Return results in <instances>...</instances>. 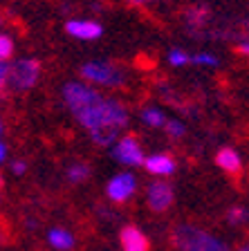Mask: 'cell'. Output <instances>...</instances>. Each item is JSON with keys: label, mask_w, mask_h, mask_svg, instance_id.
Returning <instances> with one entry per match:
<instances>
[{"label": "cell", "mask_w": 249, "mask_h": 251, "mask_svg": "<svg viewBox=\"0 0 249 251\" xmlns=\"http://www.w3.org/2000/svg\"><path fill=\"white\" fill-rule=\"evenodd\" d=\"M144 168L151 173V175H155V177H168V175L175 173L177 164L171 155H166V152H155V155L146 157Z\"/></svg>", "instance_id": "cell-11"}, {"label": "cell", "mask_w": 249, "mask_h": 251, "mask_svg": "<svg viewBox=\"0 0 249 251\" xmlns=\"http://www.w3.org/2000/svg\"><path fill=\"white\" fill-rule=\"evenodd\" d=\"M25 171H27V164L23 162V159H16V162H11V173H14V175H23Z\"/></svg>", "instance_id": "cell-22"}, {"label": "cell", "mask_w": 249, "mask_h": 251, "mask_svg": "<svg viewBox=\"0 0 249 251\" xmlns=\"http://www.w3.org/2000/svg\"><path fill=\"white\" fill-rule=\"evenodd\" d=\"M0 186H2V177H0Z\"/></svg>", "instance_id": "cell-28"}, {"label": "cell", "mask_w": 249, "mask_h": 251, "mask_svg": "<svg viewBox=\"0 0 249 251\" xmlns=\"http://www.w3.org/2000/svg\"><path fill=\"white\" fill-rule=\"evenodd\" d=\"M173 202H175V191H173V186L168 182L155 179V182L146 186V204L151 206V211L164 213V211H168L173 206Z\"/></svg>", "instance_id": "cell-7"}, {"label": "cell", "mask_w": 249, "mask_h": 251, "mask_svg": "<svg viewBox=\"0 0 249 251\" xmlns=\"http://www.w3.org/2000/svg\"><path fill=\"white\" fill-rule=\"evenodd\" d=\"M90 173H92V168H90L88 164L77 162V164H70V166H68L65 177H68L70 184H81V182H85V179L90 177Z\"/></svg>", "instance_id": "cell-15"}, {"label": "cell", "mask_w": 249, "mask_h": 251, "mask_svg": "<svg viewBox=\"0 0 249 251\" xmlns=\"http://www.w3.org/2000/svg\"><path fill=\"white\" fill-rule=\"evenodd\" d=\"M234 251H249V240H245V242H240L238 247H236Z\"/></svg>", "instance_id": "cell-25"}, {"label": "cell", "mask_w": 249, "mask_h": 251, "mask_svg": "<svg viewBox=\"0 0 249 251\" xmlns=\"http://www.w3.org/2000/svg\"><path fill=\"white\" fill-rule=\"evenodd\" d=\"M209 23H211V11H209V7L193 5V7H189V9H184V25H187L191 36H197Z\"/></svg>", "instance_id": "cell-10"}, {"label": "cell", "mask_w": 249, "mask_h": 251, "mask_svg": "<svg viewBox=\"0 0 249 251\" xmlns=\"http://www.w3.org/2000/svg\"><path fill=\"white\" fill-rule=\"evenodd\" d=\"M112 157L119 164L130 166V168L144 166V162H146L144 151H141V146H139V139H137L135 135L119 137V141H117V144H114V148H112Z\"/></svg>", "instance_id": "cell-5"}, {"label": "cell", "mask_w": 249, "mask_h": 251, "mask_svg": "<svg viewBox=\"0 0 249 251\" xmlns=\"http://www.w3.org/2000/svg\"><path fill=\"white\" fill-rule=\"evenodd\" d=\"M171 242L177 251H234L222 238L195 225H177L171 231Z\"/></svg>", "instance_id": "cell-2"}, {"label": "cell", "mask_w": 249, "mask_h": 251, "mask_svg": "<svg viewBox=\"0 0 249 251\" xmlns=\"http://www.w3.org/2000/svg\"><path fill=\"white\" fill-rule=\"evenodd\" d=\"M38 76H41V63L36 58H18V61L9 63L5 94L27 92L36 85Z\"/></svg>", "instance_id": "cell-3"}, {"label": "cell", "mask_w": 249, "mask_h": 251, "mask_svg": "<svg viewBox=\"0 0 249 251\" xmlns=\"http://www.w3.org/2000/svg\"><path fill=\"white\" fill-rule=\"evenodd\" d=\"M5 157H7V146L2 144V141H0V164L5 162Z\"/></svg>", "instance_id": "cell-24"}, {"label": "cell", "mask_w": 249, "mask_h": 251, "mask_svg": "<svg viewBox=\"0 0 249 251\" xmlns=\"http://www.w3.org/2000/svg\"><path fill=\"white\" fill-rule=\"evenodd\" d=\"M0 135H2V121H0Z\"/></svg>", "instance_id": "cell-26"}, {"label": "cell", "mask_w": 249, "mask_h": 251, "mask_svg": "<svg viewBox=\"0 0 249 251\" xmlns=\"http://www.w3.org/2000/svg\"><path fill=\"white\" fill-rule=\"evenodd\" d=\"M137 191V179L133 173H117L106 184V198L112 204H126Z\"/></svg>", "instance_id": "cell-6"}, {"label": "cell", "mask_w": 249, "mask_h": 251, "mask_svg": "<svg viewBox=\"0 0 249 251\" xmlns=\"http://www.w3.org/2000/svg\"><path fill=\"white\" fill-rule=\"evenodd\" d=\"M63 101L99 146L117 144L121 130L128 126V110L119 99L104 97L83 81L63 85Z\"/></svg>", "instance_id": "cell-1"}, {"label": "cell", "mask_w": 249, "mask_h": 251, "mask_svg": "<svg viewBox=\"0 0 249 251\" xmlns=\"http://www.w3.org/2000/svg\"><path fill=\"white\" fill-rule=\"evenodd\" d=\"M249 222V209L247 206H231L227 211V225L231 226H243Z\"/></svg>", "instance_id": "cell-16"}, {"label": "cell", "mask_w": 249, "mask_h": 251, "mask_svg": "<svg viewBox=\"0 0 249 251\" xmlns=\"http://www.w3.org/2000/svg\"><path fill=\"white\" fill-rule=\"evenodd\" d=\"M14 54V41L7 34H0V61H9Z\"/></svg>", "instance_id": "cell-20"}, {"label": "cell", "mask_w": 249, "mask_h": 251, "mask_svg": "<svg viewBox=\"0 0 249 251\" xmlns=\"http://www.w3.org/2000/svg\"><path fill=\"white\" fill-rule=\"evenodd\" d=\"M236 52L240 54V56H249V41H243L238 47H236Z\"/></svg>", "instance_id": "cell-23"}, {"label": "cell", "mask_w": 249, "mask_h": 251, "mask_svg": "<svg viewBox=\"0 0 249 251\" xmlns=\"http://www.w3.org/2000/svg\"><path fill=\"white\" fill-rule=\"evenodd\" d=\"M47 242L56 251H72L74 245H77V238H74L72 231L63 229V226H52L47 231Z\"/></svg>", "instance_id": "cell-12"}, {"label": "cell", "mask_w": 249, "mask_h": 251, "mask_svg": "<svg viewBox=\"0 0 249 251\" xmlns=\"http://www.w3.org/2000/svg\"><path fill=\"white\" fill-rule=\"evenodd\" d=\"M141 121H144L148 128H164L166 121H168V117L164 115V110L162 108H153V105H148V108L141 110Z\"/></svg>", "instance_id": "cell-14"}, {"label": "cell", "mask_w": 249, "mask_h": 251, "mask_svg": "<svg viewBox=\"0 0 249 251\" xmlns=\"http://www.w3.org/2000/svg\"><path fill=\"white\" fill-rule=\"evenodd\" d=\"M0 25H2V16H0Z\"/></svg>", "instance_id": "cell-27"}, {"label": "cell", "mask_w": 249, "mask_h": 251, "mask_svg": "<svg viewBox=\"0 0 249 251\" xmlns=\"http://www.w3.org/2000/svg\"><path fill=\"white\" fill-rule=\"evenodd\" d=\"M81 76L94 85H104V88H119L126 83V74L121 68L108 61H88L81 65Z\"/></svg>", "instance_id": "cell-4"}, {"label": "cell", "mask_w": 249, "mask_h": 251, "mask_svg": "<svg viewBox=\"0 0 249 251\" xmlns=\"http://www.w3.org/2000/svg\"><path fill=\"white\" fill-rule=\"evenodd\" d=\"M164 130L168 137H173V139H182V137L187 135V126L182 124L180 119H168L164 126Z\"/></svg>", "instance_id": "cell-18"}, {"label": "cell", "mask_w": 249, "mask_h": 251, "mask_svg": "<svg viewBox=\"0 0 249 251\" xmlns=\"http://www.w3.org/2000/svg\"><path fill=\"white\" fill-rule=\"evenodd\" d=\"M191 63H195V65H207V68H216V65H218V56H213V54H209V52H197L191 56Z\"/></svg>", "instance_id": "cell-19"}, {"label": "cell", "mask_w": 249, "mask_h": 251, "mask_svg": "<svg viewBox=\"0 0 249 251\" xmlns=\"http://www.w3.org/2000/svg\"><path fill=\"white\" fill-rule=\"evenodd\" d=\"M65 31L77 41H97L104 34V27L97 21H68Z\"/></svg>", "instance_id": "cell-9"}, {"label": "cell", "mask_w": 249, "mask_h": 251, "mask_svg": "<svg viewBox=\"0 0 249 251\" xmlns=\"http://www.w3.org/2000/svg\"><path fill=\"white\" fill-rule=\"evenodd\" d=\"M216 164H218L224 173H229V175H238V173L243 171V159H240V155L234 148H220V151L216 152Z\"/></svg>", "instance_id": "cell-13"}, {"label": "cell", "mask_w": 249, "mask_h": 251, "mask_svg": "<svg viewBox=\"0 0 249 251\" xmlns=\"http://www.w3.org/2000/svg\"><path fill=\"white\" fill-rule=\"evenodd\" d=\"M7 74H9V63H7V61H0V94H5Z\"/></svg>", "instance_id": "cell-21"}, {"label": "cell", "mask_w": 249, "mask_h": 251, "mask_svg": "<svg viewBox=\"0 0 249 251\" xmlns=\"http://www.w3.org/2000/svg\"><path fill=\"white\" fill-rule=\"evenodd\" d=\"M119 247L121 251H148V238L139 226L126 225L119 231Z\"/></svg>", "instance_id": "cell-8"}, {"label": "cell", "mask_w": 249, "mask_h": 251, "mask_svg": "<svg viewBox=\"0 0 249 251\" xmlns=\"http://www.w3.org/2000/svg\"><path fill=\"white\" fill-rule=\"evenodd\" d=\"M166 58H168V63H171L173 68H184V65L191 63V54L184 52V50H180V47H173Z\"/></svg>", "instance_id": "cell-17"}]
</instances>
